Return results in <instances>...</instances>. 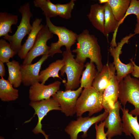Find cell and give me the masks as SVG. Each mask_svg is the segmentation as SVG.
I'll return each instance as SVG.
<instances>
[{
    "mask_svg": "<svg viewBox=\"0 0 139 139\" xmlns=\"http://www.w3.org/2000/svg\"><path fill=\"white\" fill-rule=\"evenodd\" d=\"M77 40L76 49L72 51L76 54V60L79 63L84 64L86 59L89 58L90 62L95 64L97 73L100 72L103 65L97 38L94 35L90 34L89 30L85 29L77 35Z\"/></svg>",
    "mask_w": 139,
    "mask_h": 139,
    "instance_id": "1",
    "label": "cell"
},
{
    "mask_svg": "<svg viewBox=\"0 0 139 139\" xmlns=\"http://www.w3.org/2000/svg\"><path fill=\"white\" fill-rule=\"evenodd\" d=\"M93 86L84 88L79 97L76 106L77 117L81 116L85 112H89V116L101 111L102 106V94Z\"/></svg>",
    "mask_w": 139,
    "mask_h": 139,
    "instance_id": "2",
    "label": "cell"
},
{
    "mask_svg": "<svg viewBox=\"0 0 139 139\" xmlns=\"http://www.w3.org/2000/svg\"><path fill=\"white\" fill-rule=\"evenodd\" d=\"M118 98L124 107L127 102L134 106L130 114L139 115V80L132 77L130 74L125 77L119 84Z\"/></svg>",
    "mask_w": 139,
    "mask_h": 139,
    "instance_id": "3",
    "label": "cell"
},
{
    "mask_svg": "<svg viewBox=\"0 0 139 139\" xmlns=\"http://www.w3.org/2000/svg\"><path fill=\"white\" fill-rule=\"evenodd\" d=\"M62 56L65 64L60 71V75L62 76L65 73L66 75L67 81L64 84L65 90H75L80 84V77L84 64L76 61L71 51H64Z\"/></svg>",
    "mask_w": 139,
    "mask_h": 139,
    "instance_id": "4",
    "label": "cell"
},
{
    "mask_svg": "<svg viewBox=\"0 0 139 139\" xmlns=\"http://www.w3.org/2000/svg\"><path fill=\"white\" fill-rule=\"evenodd\" d=\"M19 11L21 15L22 18L16 31L12 36L8 34L3 37L4 39L10 42L11 48L16 55L18 54L22 47L21 42L23 39L27 35H29L31 31L32 26L30 24V20L33 16L30 10L29 2L21 6Z\"/></svg>",
    "mask_w": 139,
    "mask_h": 139,
    "instance_id": "5",
    "label": "cell"
},
{
    "mask_svg": "<svg viewBox=\"0 0 139 139\" xmlns=\"http://www.w3.org/2000/svg\"><path fill=\"white\" fill-rule=\"evenodd\" d=\"M46 25L50 31L53 34H56L58 37V41L51 42L50 46L49 55L53 57L56 53H62L61 47L65 46L66 50L71 51V46L76 42L77 34L64 27L56 26L51 21L50 18L45 16Z\"/></svg>",
    "mask_w": 139,
    "mask_h": 139,
    "instance_id": "6",
    "label": "cell"
},
{
    "mask_svg": "<svg viewBox=\"0 0 139 139\" xmlns=\"http://www.w3.org/2000/svg\"><path fill=\"white\" fill-rule=\"evenodd\" d=\"M109 112L106 111L96 116H93L78 117L76 120L71 121L65 129V131L70 135L71 139H77L78 135L80 132H83L82 137L84 138L87 136V131L94 124L105 120Z\"/></svg>",
    "mask_w": 139,
    "mask_h": 139,
    "instance_id": "7",
    "label": "cell"
},
{
    "mask_svg": "<svg viewBox=\"0 0 139 139\" xmlns=\"http://www.w3.org/2000/svg\"><path fill=\"white\" fill-rule=\"evenodd\" d=\"M53 37V34L47 26L44 25L38 33L34 44L24 59L22 64H31L34 59L40 56L49 55L50 47L47 43Z\"/></svg>",
    "mask_w": 139,
    "mask_h": 139,
    "instance_id": "8",
    "label": "cell"
},
{
    "mask_svg": "<svg viewBox=\"0 0 139 139\" xmlns=\"http://www.w3.org/2000/svg\"><path fill=\"white\" fill-rule=\"evenodd\" d=\"M29 105L34 110V115H37L38 117L37 124L32 130V132L35 134L41 133L44 135L45 139H49V136L42 129L41 121L49 111L53 110L61 111L59 104L55 98L52 97L47 99L34 102L30 101Z\"/></svg>",
    "mask_w": 139,
    "mask_h": 139,
    "instance_id": "9",
    "label": "cell"
},
{
    "mask_svg": "<svg viewBox=\"0 0 139 139\" xmlns=\"http://www.w3.org/2000/svg\"><path fill=\"white\" fill-rule=\"evenodd\" d=\"M82 90L80 87L76 90H59L52 97L58 102L61 112L66 116H72L76 113L77 101Z\"/></svg>",
    "mask_w": 139,
    "mask_h": 139,
    "instance_id": "10",
    "label": "cell"
},
{
    "mask_svg": "<svg viewBox=\"0 0 139 139\" xmlns=\"http://www.w3.org/2000/svg\"><path fill=\"white\" fill-rule=\"evenodd\" d=\"M135 34L130 33L128 35L123 38L120 42L118 43L115 47L110 46L109 51L111 55L113 58V62L117 72V79L119 83L127 75L131 73L134 70V65L131 62L127 64L122 63L119 58L120 55L122 53L121 50L123 46L125 44L127 43L128 40Z\"/></svg>",
    "mask_w": 139,
    "mask_h": 139,
    "instance_id": "11",
    "label": "cell"
},
{
    "mask_svg": "<svg viewBox=\"0 0 139 139\" xmlns=\"http://www.w3.org/2000/svg\"><path fill=\"white\" fill-rule=\"evenodd\" d=\"M61 81H56L48 85L37 82L31 85L29 90L31 102H34L49 99L60 89Z\"/></svg>",
    "mask_w": 139,
    "mask_h": 139,
    "instance_id": "12",
    "label": "cell"
},
{
    "mask_svg": "<svg viewBox=\"0 0 139 139\" xmlns=\"http://www.w3.org/2000/svg\"><path fill=\"white\" fill-rule=\"evenodd\" d=\"M121 107L120 103L118 101L115 104L114 107L109 111L105 119V127L107 128L106 133L108 138H111L122 134L123 124L119 114Z\"/></svg>",
    "mask_w": 139,
    "mask_h": 139,
    "instance_id": "13",
    "label": "cell"
},
{
    "mask_svg": "<svg viewBox=\"0 0 139 139\" xmlns=\"http://www.w3.org/2000/svg\"><path fill=\"white\" fill-rule=\"evenodd\" d=\"M49 56V55H43L38 61L34 64L20 65L22 83L24 86H30L39 82V71L41 65Z\"/></svg>",
    "mask_w": 139,
    "mask_h": 139,
    "instance_id": "14",
    "label": "cell"
},
{
    "mask_svg": "<svg viewBox=\"0 0 139 139\" xmlns=\"http://www.w3.org/2000/svg\"><path fill=\"white\" fill-rule=\"evenodd\" d=\"M119 84L116 75L111 80L109 84L102 94V106L105 111H109L114 107L117 102L119 94Z\"/></svg>",
    "mask_w": 139,
    "mask_h": 139,
    "instance_id": "15",
    "label": "cell"
},
{
    "mask_svg": "<svg viewBox=\"0 0 139 139\" xmlns=\"http://www.w3.org/2000/svg\"><path fill=\"white\" fill-rule=\"evenodd\" d=\"M116 69L113 63L103 65L101 71L97 73L92 86L102 93L109 84L111 79L115 75Z\"/></svg>",
    "mask_w": 139,
    "mask_h": 139,
    "instance_id": "16",
    "label": "cell"
},
{
    "mask_svg": "<svg viewBox=\"0 0 139 139\" xmlns=\"http://www.w3.org/2000/svg\"><path fill=\"white\" fill-rule=\"evenodd\" d=\"M120 109L123 112L122 121L123 124L122 132L126 136H131L132 134L135 139H139V124L137 116L133 117L129 112V110L125 107Z\"/></svg>",
    "mask_w": 139,
    "mask_h": 139,
    "instance_id": "17",
    "label": "cell"
},
{
    "mask_svg": "<svg viewBox=\"0 0 139 139\" xmlns=\"http://www.w3.org/2000/svg\"><path fill=\"white\" fill-rule=\"evenodd\" d=\"M42 21L41 19L37 18L33 22L31 31L18 53V56L21 59H25L33 46L38 33L44 25L41 24Z\"/></svg>",
    "mask_w": 139,
    "mask_h": 139,
    "instance_id": "18",
    "label": "cell"
},
{
    "mask_svg": "<svg viewBox=\"0 0 139 139\" xmlns=\"http://www.w3.org/2000/svg\"><path fill=\"white\" fill-rule=\"evenodd\" d=\"M105 6L104 35L107 37L108 34L114 32L110 43L111 46L116 47L117 44L116 38L118 28L119 22L115 18L108 2L104 4Z\"/></svg>",
    "mask_w": 139,
    "mask_h": 139,
    "instance_id": "19",
    "label": "cell"
},
{
    "mask_svg": "<svg viewBox=\"0 0 139 139\" xmlns=\"http://www.w3.org/2000/svg\"><path fill=\"white\" fill-rule=\"evenodd\" d=\"M105 6L98 3L90 6L88 18L93 26L103 34L104 31Z\"/></svg>",
    "mask_w": 139,
    "mask_h": 139,
    "instance_id": "20",
    "label": "cell"
},
{
    "mask_svg": "<svg viewBox=\"0 0 139 139\" xmlns=\"http://www.w3.org/2000/svg\"><path fill=\"white\" fill-rule=\"evenodd\" d=\"M65 62L63 59H58L50 64L46 69L41 71L39 73V82L44 84L50 77L59 78L65 83L66 80H63L59 76V72L64 65Z\"/></svg>",
    "mask_w": 139,
    "mask_h": 139,
    "instance_id": "21",
    "label": "cell"
},
{
    "mask_svg": "<svg viewBox=\"0 0 139 139\" xmlns=\"http://www.w3.org/2000/svg\"><path fill=\"white\" fill-rule=\"evenodd\" d=\"M19 96V90L15 88L8 80L0 79V98L3 101H14Z\"/></svg>",
    "mask_w": 139,
    "mask_h": 139,
    "instance_id": "22",
    "label": "cell"
},
{
    "mask_svg": "<svg viewBox=\"0 0 139 139\" xmlns=\"http://www.w3.org/2000/svg\"><path fill=\"white\" fill-rule=\"evenodd\" d=\"M18 20L17 15L11 14L4 12L0 13V37L8 35L12 33L11 26L16 25Z\"/></svg>",
    "mask_w": 139,
    "mask_h": 139,
    "instance_id": "23",
    "label": "cell"
},
{
    "mask_svg": "<svg viewBox=\"0 0 139 139\" xmlns=\"http://www.w3.org/2000/svg\"><path fill=\"white\" fill-rule=\"evenodd\" d=\"M130 0H108V3L115 19L119 22L124 17L129 6Z\"/></svg>",
    "mask_w": 139,
    "mask_h": 139,
    "instance_id": "24",
    "label": "cell"
},
{
    "mask_svg": "<svg viewBox=\"0 0 139 139\" xmlns=\"http://www.w3.org/2000/svg\"><path fill=\"white\" fill-rule=\"evenodd\" d=\"M8 68V80L16 88L19 87L22 82L20 65L18 61L13 60L6 63Z\"/></svg>",
    "mask_w": 139,
    "mask_h": 139,
    "instance_id": "25",
    "label": "cell"
},
{
    "mask_svg": "<svg viewBox=\"0 0 139 139\" xmlns=\"http://www.w3.org/2000/svg\"><path fill=\"white\" fill-rule=\"evenodd\" d=\"M84 66L85 68L83 71L80 80V87L84 88L92 86L97 73L95 66L93 62H88Z\"/></svg>",
    "mask_w": 139,
    "mask_h": 139,
    "instance_id": "26",
    "label": "cell"
},
{
    "mask_svg": "<svg viewBox=\"0 0 139 139\" xmlns=\"http://www.w3.org/2000/svg\"><path fill=\"white\" fill-rule=\"evenodd\" d=\"M35 7L40 8L43 14L49 18L57 16L58 14L55 4L49 0H35L33 1Z\"/></svg>",
    "mask_w": 139,
    "mask_h": 139,
    "instance_id": "27",
    "label": "cell"
},
{
    "mask_svg": "<svg viewBox=\"0 0 139 139\" xmlns=\"http://www.w3.org/2000/svg\"><path fill=\"white\" fill-rule=\"evenodd\" d=\"M16 55L15 52L12 49L10 43L7 42L5 39H1L0 40V61L4 63L10 61L11 58H12Z\"/></svg>",
    "mask_w": 139,
    "mask_h": 139,
    "instance_id": "28",
    "label": "cell"
},
{
    "mask_svg": "<svg viewBox=\"0 0 139 139\" xmlns=\"http://www.w3.org/2000/svg\"><path fill=\"white\" fill-rule=\"evenodd\" d=\"M75 0H71L68 3L62 4L57 3L56 6L58 15L64 19H68L71 17V13L75 5Z\"/></svg>",
    "mask_w": 139,
    "mask_h": 139,
    "instance_id": "29",
    "label": "cell"
},
{
    "mask_svg": "<svg viewBox=\"0 0 139 139\" xmlns=\"http://www.w3.org/2000/svg\"><path fill=\"white\" fill-rule=\"evenodd\" d=\"M132 14L136 15L137 23H139V0L131 1L129 6L122 20L118 23V27L127 16Z\"/></svg>",
    "mask_w": 139,
    "mask_h": 139,
    "instance_id": "30",
    "label": "cell"
},
{
    "mask_svg": "<svg viewBox=\"0 0 139 139\" xmlns=\"http://www.w3.org/2000/svg\"><path fill=\"white\" fill-rule=\"evenodd\" d=\"M105 123L104 121H101L100 124L98 125H95V128L96 131V139H112L111 138H107L106 133L104 132Z\"/></svg>",
    "mask_w": 139,
    "mask_h": 139,
    "instance_id": "31",
    "label": "cell"
},
{
    "mask_svg": "<svg viewBox=\"0 0 139 139\" xmlns=\"http://www.w3.org/2000/svg\"><path fill=\"white\" fill-rule=\"evenodd\" d=\"M130 60L134 65V70L133 72L131 73V74L134 77L139 78V66L135 64L134 62L133 61L132 59H131Z\"/></svg>",
    "mask_w": 139,
    "mask_h": 139,
    "instance_id": "32",
    "label": "cell"
},
{
    "mask_svg": "<svg viewBox=\"0 0 139 139\" xmlns=\"http://www.w3.org/2000/svg\"><path fill=\"white\" fill-rule=\"evenodd\" d=\"M5 70L4 63L0 61V76L3 77L5 75Z\"/></svg>",
    "mask_w": 139,
    "mask_h": 139,
    "instance_id": "33",
    "label": "cell"
},
{
    "mask_svg": "<svg viewBox=\"0 0 139 139\" xmlns=\"http://www.w3.org/2000/svg\"><path fill=\"white\" fill-rule=\"evenodd\" d=\"M135 28L134 31V34H139V23H137L135 25Z\"/></svg>",
    "mask_w": 139,
    "mask_h": 139,
    "instance_id": "34",
    "label": "cell"
},
{
    "mask_svg": "<svg viewBox=\"0 0 139 139\" xmlns=\"http://www.w3.org/2000/svg\"><path fill=\"white\" fill-rule=\"evenodd\" d=\"M108 0H99V2L100 4L108 2Z\"/></svg>",
    "mask_w": 139,
    "mask_h": 139,
    "instance_id": "35",
    "label": "cell"
}]
</instances>
